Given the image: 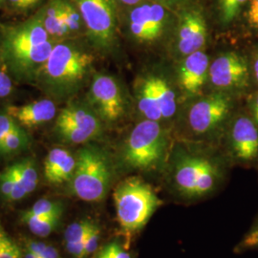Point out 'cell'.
I'll use <instances>...</instances> for the list:
<instances>
[{"label":"cell","mask_w":258,"mask_h":258,"mask_svg":"<svg viewBox=\"0 0 258 258\" xmlns=\"http://www.w3.org/2000/svg\"><path fill=\"white\" fill-rule=\"evenodd\" d=\"M113 197L117 219L127 237L143 230L163 203L152 186L139 177L120 182Z\"/></svg>","instance_id":"6da1fadb"},{"label":"cell","mask_w":258,"mask_h":258,"mask_svg":"<svg viewBox=\"0 0 258 258\" xmlns=\"http://www.w3.org/2000/svg\"><path fill=\"white\" fill-rule=\"evenodd\" d=\"M71 191L86 202L102 201L109 190L111 165L106 154L96 147L82 148L77 156Z\"/></svg>","instance_id":"7a4b0ae2"},{"label":"cell","mask_w":258,"mask_h":258,"mask_svg":"<svg viewBox=\"0 0 258 258\" xmlns=\"http://www.w3.org/2000/svg\"><path fill=\"white\" fill-rule=\"evenodd\" d=\"M167 140L159 121L139 122L130 132L123 148V160L133 169L151 170L162 164L166 156Z\"/></svg>","instance_id":"3957f363"},{"label":"cell","mask_w":258,"mask_h":258,"mask_svg":"<svg viewBox=\"0 0 258 258\" xmlns=\"http://www.w3.org/2000/svg\"><path fill=\"white\" fill-rule=\"evenodd\" d=\"M93 61L92 55L75 45L56 44L43 63L42 73L50 83L60 88H73L83 82Z\"/></svg>","instance_id":"277c9868"},{"label":"cell","mask_w":258,"mask_h":258,"mask_svg":"<svg viewBox=\"0 0 258 258\" xmlns=\"http://www.w3.org/2000/svg\"><path fill=\"white\" fill-rule=\"evenodd\" d=\"M220 180V170L208 158L184 154L176 161L173 181L185 198H200L211 194Z\"/></svg>","instance_id":"5b68a950"},{"label":"cell","mask_w":258,"mask_h":258,"mask_svg":"<svg viewBox=\"0 0 258 258\" xmlns=\"http://www.w3.org/2000/svg\"><path fill=\"white\" fill-rule=\"evenodd\" d=\"M94 44L109 49L116 39V9L113 0H74Z\"/></svg>","instance_id":"8992f818"},{"label":"cell","mask_w":258,"mask_h":258,"mask_svg":"<svg viewBox=\"0 0 258 258\" xmlns=\"http://www.w3.org/2000/svg\"><path fill=\"white\" fill-rule=\"evenodd\" d=\"M56 130L60 138L70 144H83L100 135L102 125L97 115L80 104L62 109L56 120Z\"/></svg>","instance_id":"52a82bcc"},{"label":"cell","mask_w":258,"mask_h":258,"mask_svg":"<svg viewBox=\"0 0 258 258\" xmlns=\"http://www.w3.org/2000/svg\"><path fill=\"white\" fill-rule=\"evenodd\" d=\"M209 78L213 86L223 91L243 90L249 83V63L236 52L224 53L210 64Z\"/></svg>","instance_id":"ba28073f"},{"label":"cell","mask_w":258,"mask_h":258,"mask_svg":"<svg viewBox=\"0 0 258 258\" xmlns=\"http://www.w3.org/2000/svg\"><path fill=\"white\" fill-rule=\"evenodd\" d=\"M231 101L225 93H214L200 99L188 111L189 127L197 135H207L228 117Z\"/></svg>","instance_id":"9c48e42d"},{"label":"cell","mask_w":258,"mask_h":258,"mask_svg":"<svg viewBox=\"0 0 258 258\" xmlns=\"http://www.w3.org/2000/svg\"><path fill=\"white\" fill-rule=\"evenodd\" d=\"M167 24V11L158 3L142 4L131 11L129 29L140 43H153L162 37Z\"/></svg>","instance_id":"30bf717a"},{"label":"cell","mask_w":258,"mask_h":258,"mask_svg":"<svg viewBox=\"0 0 258 258\" xmlns=\"http://www.w3.org/2000/svg\"><path fill=\"white\" fill-rule=\"evenodd\" d=\"M93 104L102 119L108 122L120 120L124 114V101L116 80L107 75H97L90 88Z\"/></svg>","instance_id":"8fae6325"},{"label":"cell","mask_w":258,"mask_h":258,"mask_svg":"<svg viewBox=\"0 0 258 258\" xmlns=\"http://www.w3.org/2000/svg\"><path fill=\"white\" fill-rule=\"evenodd\" d=\"M230 148L233 158L241 164L258 161V125L252 118L239 116L230 131Z\"/></svg>","instance_id":"7c38bea8"},{"label":"cell","mask_w":258,"mask_h":258,"mask_svg":"<svg viewBox=\"0 0 258 258\" xmlns=\"http://www.w3.org/2000/svg\"><path fill=\"white\" fill-rule=\"evenodd\" d=\"M207 36L208 29L203 15L197 10L186 11L181 17L178 28V53L186 56L200 51L206 44Z\"/></svg>","instance_id":"4fadbf2b"},{"label":"cell","mask_w":258,"mask_h":258,"mask_svg":"<svg viewBox=\"0 0 258 258\" xmlns=\"http://www.w3.org/2000/svg\"><path fill=\"white\" fill-rule=\"evenodd\" d=\"M210 64L209 56L201 50L184 57L179 69V83L185 94L192 96L202 90Z\"/></svg>","instance_id":"5bb4252c"},{"label":"cell","mask_w":258,"mask_h":258,"mask_svg":"<svg viewBox=\"0 0 258 258\" xmlns=\"http://www.w3.org/2000/svg\"><path fill=\"white\" fill-rule=\"evenodd\" d=\"M8 115L26 127L37 126L55 117L56 108L50 100H40L21 106L12 105L7 108Z\"/></svg>","instance_id":"9a60e30c"},{"label":"cell","mask_w":258,"mask_h":258,"mask_svg":"<svg viewBox=\"0 0 258 258\" xmlns=\"http://www.w3.org/2000/svg\"><path fill=\"white\" fill-rule=\"evenodd\" d=\"M77 159L68 150L56 148L47 155L44 175L51 184H61L70 181L74 174Z\"/></svg>","instance_id":"2e32d148"},{"label":"cell","mask_w":258,"mask_h":258,"mask_svg":"<svg viewBox=\"0 0 258 258\" xmlns=\"http://www.w3.org/2000/svg\"><path fill=\"white\" fill-rule=\"evenodd\" d=\"M49 40V34L44 27L42 18L28 21L27 23L16 29L10 36L9 46L11 51L20 48L35 46Z\"/></svg>","instance_id":"e0dca14e"},{"label":"cell","mask_w":258,"mask_h":258,"mask_svg":"<svg viewBox=\"0 0 258 258\" xmlns=\"http://www.w3.org/2000/svg\"><path fill=\"white\" fill-rule=\"evenodd\" d=\"M136 98L139 110L147 120L160 121L163 119L150 77L141 81L137 88Z\"/></svg>","instance_id":"ac0fdd59"},{"label":"cell","mask_w":258,"mask_h":258,"mask_svg":"<svg viewBox=\"0 0 258 258\" xmlns=\"http://www.w3.org/2000/svg\"><path fill=\"white\" fill-rule=\"evenodd\" d=\"M163 119L171 118L176 112V95L171 85L162 77L150 76Z\"/></svg>","instance_id":"d6986e66"},{"label":"cell","mask_w":258,"mask_h":258,"mask_svg":"<svg viewBox=\"0 0 258 258\" xmlns=\"http://www.w3.org/2000/svg\"><path fill=\"white\" fill-rule=\"evenodd\" d=\"M62 2L63 0H52L48 4L45 15L42 18L48 34L54 37H63L70 33L62 18Z\"/></svg>","instance_id":"ffe728a7"},{"label":"cell","mask_w":258,"mask_h":258,"mask_svg":"<svg viewBox=\"0 0 258 258\" xmlns=\"http://www.w3.org/2000/svg\"><path fill=\"white\" fill-rule=\"evenodd\" d=\"M54 48L51 41L35 45V46L20 48L12 51L15 58L22 65H38L45 63Z\"/></svg>","instance_id":"44dd1931"},{"label":"cell","mask_w":258,"mask_h":258,"mask_svg":"<svg viewBox=\"0 0 258 258\" xmlns=\"http://www.w3.org/2000/svg\"><path fill=\"white\" fill-rule=\"evenodd\" d=\"M0 192L9 201H19L27 195L12 166L0 172Z\"/></svg>","instance_id":"7402d4cb"},{"label":"cell","mask_w":258,"mask_h":258,"mask_svg":"<svg viewBox=\"0 0 258 258\" xmlns=\"http://www.w3.org/2000/svg\"><path fill=\"white\" fill-rule=\"evenodd\" d=\"M60 217L57 216H37L25 212L22 214L24 222L34 234L39 237H47L55 231Z\"/></svg>","instance_id":"603a6c76"},{"label":"cell","mask_w":258,"mask_h":258,"mask_svg":"<svg viewBox=\"0 0 258 258\" xmlns=\"http://www.w3.org/2000/svg\"><path fill=\"white\" fill-rule=\"evenodd\" d=\"M12 167L27 194L33 192L38 184V176L34 163L31 160H25L13 165Z\"/></svg>","instance_id":"cb8c5ba5"},{"label":"cell","mask_w":258,"mask_h":258,"mask_svg":"<svg viewBox=\"0 0 258 258\" xmlns=\"http://www.w3.org/2000/svg\"><path fill=\"white\" fill-rule=\"evenodd\" d=\"M249 0H219V16L222 24L228 25L240 15Z\"/></svg>","instance_id":"d4e9b609"},{"label":"cell","mask_w":258,"mask_h":258,"mask_svg":"<svg viewBox=\"0 0 258 258\" xmlns=\"http://www.w3.org/2000/svg\"><path fill=\"white\" fill-rule=\"evenodd\" d=\"M94 222L89 220L74 222L69 225L64 231L65 244L83 242L88 231L91 230Z\"/></svg>","instance_id":"484cf974"},{"label":"cell","mask_w":258,"mask_h":258,"mask_svg":"<svg viewBox=\"0 0 258 258\" xmlns=\"http://www.w3.org/2000/svg\"><path fill=\"white\" fill-rule=\"evenodd\" d=\"M29 214L37 216H57L61 217L62 205L58 202L40 199L33 205L31 209L26 211Z\"/></svg>","instance_id":"4316f807"},{"label":"cell","mask_w":258,"mask_h":258,"mask_svg":"<svg viewBox=\"0 0 258 258\" xmlns=\"http://www.w3.org/2000/svg\"><path fill=\"white\" fill-rule=\"evenodd\" d=\"M0 258H23L18 245L0 224Z\"/></svg>","instance_id":"83f0119b"},{"label":"cell","mask_w":258,"mask_h":258,"mask_svg":"<svg viewBox=\"0 0 258 258\" xmlns=\"http://www.w3.org/2000/svg\"><path fill=\"white\" fill-rule=\"evenodd\" d=\"M25 144V137L19 126L12 130L1 144L0 152L8 154L19 150Z\"/></svg>","instance_id":"f1b7e54d"},{"label":"cell","mask_w":258,"mask_h":258,"mask_svg":"<svg viewBox=\"0 0 258 258\" xmlns=\"http://www.w3.org/2000/svg\"><path fill=\"white\" fill-rule=\"evenodd\" d=\"M25 249L30 250L39 258H61L55 247L44 242L27 239L25 242Z\"/></svg>","instance_id":"f546056e"},{"label":"cell","mask_w":258,"mask_h":258,"mask_svg":"<svg viewBox=\"0 0 258 258\" xmlns=\"http://www.w3.org/2000/svg\"><path fill=\"white\" fill-rule=\"evenodd\" d=\"M62 18L65 25L71 32H77L82 26V16L79 10L76 9L70 3L63 1L62 2Z\"/></svg>","instance_id":"4dcf8cb0"},{"label":"cell","mask_w":258,"mask_h":258,"mask_svg":"<svg viewBox=\"0 0 258 258\" xmlns=\"http://www.w3.org/2000/svg\"><path fill=\"white\" fill-rule=\"evenodd\" d=\"M248 250H258V218L234 249L237 253Z\"/></svg>","instance_id":"1f68e13d"},{"label":"cell","mask_w":258,"mask_h":258,"mask_svg":"<svg viewBox=\"0 0 258 258\" xmlns=\"http://www.w3.org/2000/svg\"><path fill=\"white\" fill-rule=\"evenodd\" d=\"M96 258H132L130 253L119 242L112 241L102 247L97 253Z\"/></svg>","instance_id":"d6a6232c"},{"label":"cell","mask_w":258,"mask_h":258,"mask_svg":"<svg viewBox=\"0 0 258 258\" xmlns=\"http://www.w3.org/2000/svg\"><path fill=\"white\" fill-rule=\"evenodd\" d=\"M100 237H101V229L97 224L94 223L91 230L88 231V233L84 239L85 257L92 254L93 252H95L97 250L98 246H99Z\"/></svg>","instance_id":"836d02e7"},{"label":"cell","mask_w":258,"mask_h":258,"mask_svg":"<svg viewBox=\"0 0 258 258\" xmlns=\"http://www.w3.org/2000/svg\"><path fill=\"white\" fill-rule=\"evenodd\" d=\"M16 127H18V124L11 116L0 115V147L6 136Z\"/></svg>","instance_id":"e575fe53"},{"label":"cell","mask_w":258,"mask_h":258,"mask_svg":"<svg viewBox=\"0 0 258 258\" xmlns=\"http://www.w3.org/2000/svg\"><path fill=\"white\" fill-rule=\"evenodd\" d=\"M246 17L249 27L258 32V0H249Z\"/></svg>","instance_id":"d590c367"},{"label":"cell","mask_w":258,"mask_h":258,"mask_svg":"<svg viewBox=\"0 0 258 258\" xmlns=\"http://www.w3.org/2000/svg\"><path fill=\"white\" fill-rule=\"evenodd\" d=\"M13 89L12 81L9 76L0 70V98L8 96Z\"/></svg>","instance_id":"8d00e7d4"},{"label":"cell","mask_w":258,"mask_h":258,"mask_svg":"<svg viewBox=\"0 0 258 258\" xmlns=\"http://www.w3.org/2000/svg\"><path fill=\"white\" fill-rule=\"evenodd\" d=\"M9 1L14 6H16L18 8H21V9L31 7L36 4L35 0H9Z\"/></svg>","instance_id":"74e56055"},{"label":"cell","mask_w":258,"mask_h":258,"mask_svg":"<svg viewBox=\"0 0 258 258\" xmlns=\"http://www.w3.org/2000/svg\"><path fill=\"white\" fill-rule=\"evenodd\" d=\"M252 72H253V76H254V79L256 81V83H258V52L256 53V55L253 58V63H252Z\"/></svg>","instance_id":"f35d334b"},{"label":"cell","mask_w":258,"mask_h":258,"mask_svg":"<svg viewBox=\"0 0 258 258\" xmlns=\"http://www.w3.org/2000/svg\"><path fill=\"white\" fill-rule=\"evenodd\" d=\"M23 258H39L37 257L36 254H34L33 252H31L30 250H28L27 249H25V250L23 251Z\"/></svg>","instance_id":"ab89813d"},{"label":"cell","mask_w":258,"mask_h":258,"mask_svg":"<svg viewBox=\"0 0 258 258\" xmlns=\"http://www.w3.org/2000/svg\"><path fill=\"white\" fill-rule=\"evenodd\" d=\"M120 1L126 5H136L141 0H120Z\"/></svg>","instance_id":"60d3db41"},{"label":"cell","mask_w":258,"mask_h":258,"mask_svg":"<svg viewBox=\"0 0 258 258\" xmlns=\"http://www.w3.org/2000/svg\"><path fill=\"white\" fill-rule=\"evenodd\" d=\"M162 1H166V2H173V1H178V0H162Z\"/></svg>","instance_id":"b9f144b4"},{"label":"cell","mask_w":258,"mask_h":258,"mask_svg":"<svg viewBox=\"0 0 258 258\" xmlns=\"http://www.w3.org/2000/svg\"><path fill=\"white\" fill-rule=\"evenodd\" d=\"M35 1H36V3H37V2H38V1H39V0H35Z\"/></svg>","instance_id":"7bdbcfd3"}]
</instances>
